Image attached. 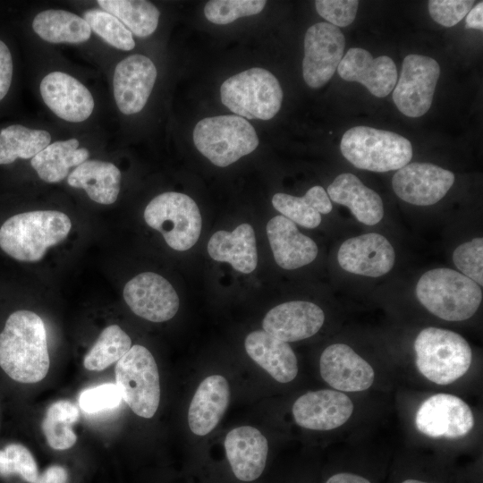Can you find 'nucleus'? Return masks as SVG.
<instances>
[{"label":"nucleus","mask_w":483,"mask_h":483,"mask_svg":"<svg viewBox=\"0 0 483 483\" xmlns=\"http://www.w3.org/2000/svg\"><path fill=\"white\" fill-rule=\"evenodd\" d=\"M50 366L47 338L42 318L21 309L10 314L0 333V367L13 380L34 384Z\"/></svg>","instance_id":"nucleus-1"},{"label":"nucleus","mask_w":483,"mask_h":483,"mask_svg":"<svg viewBox=\"0 0 483 483\" xmlns=\"http://www.w3.org/2000/svg\"><path fill=\"white\" fill-rule=\"evenodd\" d=\"M72 223L56 210H37L13 215L0 227V248L11 258L23 262L40 260L48 248L64 241Z\"/></svg>","instance_id":"nucleus-2"},{"label":"nucleus","mask_w":483,"mask_h":483,"mask_svg":"<svg viewBox=\"0 0 483 483\" xmlns=\"http://www.w3.org/2000/svg\"><path fill=\"white\" fill-rule=\"evenodd\" d=\"M415 292L430 313L447 321L470 318L482 301L481 287L450 268H435L424 273L417 283Z\"/></svg>","instance_id":"nucleus-3"},{"label":"nucleus","mask_w":483,"mask_h":483,"mask_svg":"<svg viewBox=\"0 0 483 483\" xmlns=\"http://www.w3.org/2000/svg\"><path fill=\"white\" fill-rule=\"evenodd\" d=\"M340 148L355 167L377 173L399 170L409 164L413 154L408 139L369 126H355L346 131Z\"/></svg>","instance_id":"nucleus-4"},{"label":"nucleus","mask_w":483,"mask_h":483,"mask_svg":"<svg viewBox=\"0 0 483 483\" xmlns=\"http://www.w3.org/2000/svg\"><path fill=\"white\" fill-rule=\"evenodd\" d=\"M416 366L429 381L448 385L461 377L471 364L472 353L467 341L451 330L427 327L414 341Z\"/></svg>","instance_id":"nucleus-5"},{"label":"nucleus","mask_w":483,"mask_h":483,"mask_svg":"<svg viewBox=\"0 0 483 483\" xmlns=\"http://www.w3.org/2000/svg\"><path fill=\"white\" fill-rule=\"evenodd\" d=\"M197 149L216 166L225 167L254 151L258 138L243 117L231 114L207 117L193 130Z\"/></svg>","instance_id":"nucleus-6"},{"label":"nucleus","mask_w":483,"mask_h":483,"mask_svg":"<svg viewBox=\"0 0 483 483\" xmlns=\"http://www.w3.org/2000/svg\"><path fill=\"white\" fill-rule=\"evenodd\" d=\"M222 103L233 113L249 119L269 120L280 110L283 90L278 80L263 68H250L223 82Z\"/></svg>","instance_id":"nucleus-7"},{"label":"nucleus","mask_w":483,"mask_h":483,"mask_svg":"<svg viewBox=\"0 0 483 483\" xmlns=\"http://www.w3.org/2000/svg\"><path fill=\"white\" fill-rule=\"evenodd\" d=\"M114 370L122 399L138 416L152 418L159 406L160 382L151 352L135 344L116 362Z\"/></svg>","instance_id":"nucleus-8"},{"label":"nucleus","mask_w":483,"mask_h":483,"mask_svg":"<svg viewBox=\"0 0 483 483\" xmlns=\"http://www.w3.org/2000/svg\"><path fill=\"white\" fill-rule=\"evenodd\" d=\"M148 226L160 232L167 245L184 251L195 245L202 219L196 202L188 195L167 191L155 197L144 210Z\"/></svg>","instance_id":"nucleus-9"},{"label":"nucleus","mask_w":483,"mask_h":483,"mask_svg":"<svg viewBox=\"0 0 483 483\" xmlns=\"http://www.w3.org/2000/svg\"><path fill=\"white\" fill-rule=\"evenodd\" d=\"M439 75L435 59L417 54L405 56L393 92L398 110L411 118L425 114L431 106Z\"/></svg>","instance_id":"nucleus-10"},{"label":"nucleus","mask_w":483,"mask_h":483,"mask_svg":"<svg viewBox=\"0 0 483 483\" xmlns=\"http://www.w3.org/2000/svg\"><path fill=\"white\" fill-rule=\"evenodd\" d=\"M345 38L328 22L310 26L304 38L303 79L313 89L325 85L335 72L343 56Z\"/></svg>","instance_id":"nucleus-11"},{"label":"nucleus","mask_w":483,"mask_h":483,"mask_svg":"<svg viewBox=\"0 0 483 483\" xmlns=\"http://www.w3.org/2000/svg\"><path fill=\"white\" fill-rule=\"evenodd\" d=\"M419 432L432 438L465 436L474 426L473 413L458 396L436 394L425 400L415 416Z\"/></svg>","instance_id":"nucleus-12"},{"label":"nucleus","mask_w":483,"mask_h":483,"mask_svg":"<svg viewBox=\"0 0 483 483\" xmlns=\"http://www.w3.org/2000/svg\"><path fill=\"white\" fill-rule=\"evenodd\" d=\"M123 299L134 314L151 322L167 321L179 309V297L173 285L153 272L139 274L127 282Z\"/></svg>","instance_id":"nucleus-13"},{"label":"nucleus","mask_w":483,"mask_h":483,"mask_svg":"<svg viewBox=\"0 0 483 483\" xmlns=\"http://www.w3.org/2000/svg\"><path fill=\"white\" fill-rule=\"evenodd\" d=\"M454 182V174L431 163L414 162L397 170L392 178L394 193L403 201L429 206L442 199Z\"/></svg>","instance_id":"nucleus-14"},{"label":"nucleus","mask_w":483,"mask_h":483,"mask_svg":"<svg viewBox=\"0 0 483 483\" xmlns=\"http://www.w3.org/2000/svg\"><path fill=\"white\" fill-rule=\"evenodd\" d=\"M394 247L383 235L369 233L344 241L339 248L340 267L352 274L378 277L394 265Z\"/></svg>","instance_id":"nucleus-15"},{"label":"nucleus","mask_w":483,"mask_h":483,"mask_svg":"<svg viewBox=\"0 0 483 483\" xmlns=\"http://www.w3.org/2000/svg\"><path fill=\"white\" fill-rule=\"evenodd\" d=\"M157 68L143 55H131L117 64L113 79L114 97L124 114L139 113L145 106L157 79Z\"/></svg>","instance_id":"nucleus-16"},{"label":"nucleus","mask_w":483,"mask_h":483,"mask_svg":"<svg viewBox=\"0 0 483 483\" xmlns=\"http://www.w3.org/2000/svg\"><path fill=\"white\" fill-rule=\"evenodd\" d=\"M353 411L345 394L330 389L308 392L292 405L295 422L308 429L331 430L344 424Z\"/></svg>","instance_id":"nucleus-17"},{"label":"nucleus","mask_w":483,"mask_h":483,"mask_svg":"<svg viewBox=\"0 0 483 483\" xmlns=\"http://www.w3.org/2000/svg\"><path fill=\"white\" fill-rule=\"evenodd\" d=\"M319 367L322 378L340 392L364 391L374 381L372 367L344 343L326 347L320 356Z\"/></svg>","instance_id":"nucleus-18"},{"label":"nucleus","mask_w":483,"mask_h":483,"mask_svg":"<svg viewBox=\"0 0 483 483\" xmlns=\"http://www.w3.org/2000/svg\"><path fill=\"white\" fill-rule=\"evenodd\" d=\"M39 90L48 108L67 122H83L94 109V99L89 90L67 73H48L41 80Z\"/></svg>","instance_id":"nucleus-19"},{"label":"nucleus","mask_w":483,"mask_h":483,"mask_svg":"<svg viewBox=\"0 0 483 483\" xmlns=\"http://www.w3.org/2000/svg\"><path fill=\"white\" fill-rule=\"evenodd\" d=\"M336 70L342 79L361 83L377 97L389 95L397 82V69L392 58L387 55L374 58L360 47L350 48Z\"/></svg>","instance_id":"nucleus-20"},{"label":"nucleus","mask_w":483,"mask_h":483,"mask_svg":"<svg viewBox=\"0 0 483 483\" xmlns=\"http://www.w3.org/2000/svg\"><path fill=\"white\" fill-rule=\"evenodd\" d=\"M325 320L317 304L292 301L271 309L262 321L263 330L284 342H296L314 335Z\"/></svg>","instance_id":"nucleus-21"},{"label":"nucleus","mask_w":483,"mask_h":483,"mask_svg":"<svg viewBox=\"0 0 483 483\" xmlns=\"http://www.w3.org/2000/svg\"><path fill=\"white\" fill-rule=\"evenodd\" d=\"M225 449L231 469L239 480L253 481L262 474L268 443L256 428L242 426L232 429L225 436Z\"/></svg>","instance_id":"nucleus-22"},{"label":"nucleus","mask_w":483,"mask_h":483,"mask_svg":"<svg viewBox=\"0 0 483 483\" xmlns=\"http://www.w3.org/2000/svg\"><path fill=\"white\" fill-rule=\"evenodd\" d=\"M267 234L276 264L287 270L311 263L318 255L316 242L301 233L284 216H275L267 225Z\"/></svg>","instance_id":"nucleus-23"},{"label":"nucleus","mask_w":483,"mask_h":483,"mask_svg":"<svg viewBox=\"0 0 483 483\" xmlns=\"http://www.w3.org/2000/svg\"><path fill=\"white\" fill-rule=\"evenodd\" d=\"M229 385L220 375L204 378L189 407L188 423L197 436H206L218 424L229 403Z\"/></svg>","instance_id":"nucleus-24"},{"label":"nucleus","mask_w":483,"mask_h":483,"mask_svg":"<svg viewBox=\"0 0 483 483\" xmlns=\"http://www.w3.org/2000/svg\"><path fill=\"white\" fill-rule=\"evenodd\" d=\"M244 346L248 355L275 380L288 383L297 376V358L288 343L256 330L246 336Z\"/></svg>","instance_id":"nucleus-25"},{"label":"nucleus","mask_w":483,"mask_h":483,"mask_svg":"<svg viewBox=\"0 0 483 483\" xmlns=\"http://www.w3.org/2000/svg\"><path fill=\"white\" fill-rule=\"evenodd\" d=\"M326 192L332 201L347 207L355 218L364 225H377L384 216L380 196L352 174L344 173L336 176Z\"/></svg>","instance_id":"nucleus-26"},{"label":"nucleus","mask_w":483,"mask_h":483,"mask_svg":"<svg viewBox=\"0 0 483 483\" xmlns=\"http://www.w3.org/2000/svg\"><path fill=\"white\" fill-rule=\"evenodd\" d=\"M208 252L214 260L227 262L238 272L251 273L258 264L253 227L242 224L233 232H216L208 241Z\"/></svg>","instance_id":"nucleus-27"},{"label":"nucleus","mask_w":483,"mask_h":483,"mask_svg":"<svg viewBox=\"0 0 483 483\" xmlns=\"http://www.w3.org/2000/svg\"><path fill=\"white\" fill-rule=\"evenodd\" d=\"M121 172L114 164L100 160H87L68 176L67 182L73 188L83 189L93 201L109 205L120 191Z\"/></svg>","instance_id":"nucleus-28"},{"label":"nucleus","mask_w":483,"mask_h":483,"mask_svg":"<svg viewBox=\"0 0 483 483\" xmlns=\"http://www.w3.org/2000/svg\"><path fill=\"white\" fill-rule=\"evenodd\" d=\"M89 156V150L79 148L76 139H70L49 144L31 158L30 165L41 180L53 183L63 181L71 167L87 161Z\"/></svg>","instance_id":"nucleus-29"},{"label":"nucleus","mask_w":483,"mask_h":483,"mask_svg":"<svg viewBox=\"0 0 483 483\" xmlns=\"http://www.w3.org/2000/svg\"><path fill=\"white\" fill-rule=\"evenodd\" d=\"M272 205L282 216L306 228L318 226L321 214H328L333 208L326 191L319 185L311 187L303 197L275 193Z\"/></svg>","instance_id":"nucleus-30"},{"label":"nucleus","mask_w":483,"mask_h":483,"mask_svg":"<svg viewBox=\"0 0 483 483\" xmlns=\"http://www.w3.org/2000/svg\"><path fill=\"white\" fill-rule=\"evenodd\" d=\"M34 31L50 43L78 44L89 39L91 30L79 15L64 10H46L38 13L33 21Z\"/></svg>","instance_id":"nucleus-31"},{"label":"nucleus","mask_w":483,"mask_h":483,"mask_svg":"<svg viewBox=\"0 0 483 483\" xmlns=\"http://www.w3.org/2000/svg\"><path fill=\"white\" fill-rule=\"evenodd\" d=\"M98 5L115 16L131 32L139 38L150 36L157 28L160 13L145 0H97Z\"/></svg>","instance_id":"nucleus-32"},{"label":"nucleus","mask_w":483,"mask_h":483,"mask_svg":"<svg viewBox=\"0 0 483 483\" xmlns=\"http://www.w3.org/2000/svg\"><path fill=\"white\" fill-rule=\"evenodd\" d=\"M50 141L51 135L47 131L10 125L0 131V165L12 164L18 158H32Z\"/></svg>","instance_id":"nucleus-33"},{"label":"nucleus","mask_w":483,"mask_h":483,"mask_svg":"<svg viewBox=\"0 0 483 483\" xmlns=\"http://www.w3.org/2000/svg\"><path fill=\"white\" fill-rule=\"evenodd\" d=\"M79 416L78 408L68 400L56 401L47 408L41 428L51 448L67 450L74 445L77 436L72 425Z\"/></svg>","instance_id":"nucleus-34"},{"label":"nucleus","mask_w":483,"mask_h":483,"mask_svg":"<svg viewBox=\"0 0 483 483\" xmlns=\"http://www.w3.org/2000/svg\"><path fill=\"white\" fill-rule=\"evenodd\" d=\"M131 347L130 336L118 326H106L85 355L84 368L101 371L117 362Z\"/></svg>","instance_id":"nucleus-35"},{"label":"nucleus","mask_w":483,"mask_h":483,"mask_svg":"<svg viewBox=\"0 0 483 483\" xmlns=\"http://www.w3.org/2000/svg\"><path fill=\"white\" fill-rule=\"evenodd\" d=\"M83 19L90 30L110 46L123 51L134 48L131 32L111 13L102 9H89L83 13Z\"/></svg>","instance_id":"nucleus-36"},{"label":"nucleus","mask_w":483,"mask_h":483,"mask_svg":"<svg viewBox=\"0 0 483 483\" xmlns=\"http://www.w3.org/2000/svg\"><path fill=\"white\" fill-rule=\"evenodd\" d=\"M19 475L28 483H35L39 472L30 451L21 444H9L0 450V476Z\"/></svg>","instance_id":"nucleus-37"},{"label":"nucleus","mask_w":483,"mask_h":483,"mask_svg":"<svg viewBox=\"0 0 483 483\" xmlns=\"http://www.w3.org/2000/svg\"><path fill=\"white\" fill-rule=\"evenodd\" d=\"M266 4L264 0H212L206 4L204 14L210 22L225 25L238 18L259 13Z\"/></svg>","instance_id":"nucleus-38"},{"label":"nucleus","mask_w":483,"mask_h":483,"mask_svg":"<svg viewBox=\"0 0 483 483\" xmlns=\"http://www.w3.org/2000/svg\"><path fill=\"white\" fill-rule=\"evenodd\" d=\"M483 239L474 238L459 245L453 253V261L462 275L480 287L483 285Z\"/></svg>","instance_id":"nucleus-39"},{"label":"nucleus","mask_w":483,"mask_h":483,"mask_svg":"<svg viewBox=\"0 0 483 483\" xmlns=\"http://www.w3.org/2000/svg\"><path fill=\"white\" fill-rule=\"evenodd\" d=\"M122 400L117 386L107 383L82 391L79 405L86 413H97L116 408Z\"/></svg>","instance_id":"nucleus-40"},{"label":"nucleus","mask_w":483,"mask_h":483,"mask_svg":"<svg viewBox=\"0 0 483 483\" xmlns=\"http://www.w3.org/2000/svg\"><path fill=\"white\" fill-rule=\"evenodd\" d=\"M318 13L335 27H346L354 21L359 1L356 0H317Z\"/></svg>","instance_id":"nucleus-41"},{"label":"nucleus","mask_w":483,"mask_h":483,"mask_svg":"<svg viewBox=\"0 0 483 483\" xmlns=\"http://www.w3.org/2000/svg\"><path fill=\"white\" fill-rule=\"evenodd\" d=\"M471 0H430L428 12L431 18L444 27H453L472 8Z\"/></svg>","instance_id":"nucleus-42"},{"label":"nucleus","mask_w":483,"mask_h":483,"mask_svg":"<svg viewBox=\"0 0 483 483\" xmlns=\"http://www.w3.org/2000/svg\"><path fill=\"white\" fill-rule=\"evenodd\" d=\"M13 77V60L8 47L0 40V101L7 94Z\"/></svg>","instance_id":"nucleus-43"},{"label":"nucleus","mask_w":483,"mask_h":483,"mask_svg":"<svg viewBox=\"0 0 483 483\" xmlns=\"http://www.w3.org/2000/svg\"><path fill=\"white\" fill-rule=\"evenodd\" d=\"M68 472L61 465H51L38 475L35 483H67Z\"/></svg>","instance_id":"nucleus-44"},{"label":"nucleus","mask_w":483,"mask_h":483,"mask_svg":"<svg viewBox=\"0 0 483 483\" xmlns=\"http://www.w3.org/2000/svg\"><path fill=\"white\" fill-rule=\"evenodd\" d=\"M466 29H483V2L472 7L466 15Z\"/></svg>","instance_id":"nucleus-45"},{"label":"nucleus","mask_w":483,"mask_h":483,"mask_svg":"<svg viewBox=\"0 0 483 483\" xmlns=\"http://www.w3.org/2000/svg\"><path fill=\"white\" fill-rule=\"evenodd\" d=\"M326 483H370L367 479L347 472H341L330 477Z\"/></svg>","instance_id":"nucleus-46"},{"label":"nucleus","mask_w":483,"mask_h":483,"mask_svg":"<svg viewBox=\"0 0 483 483\" xmlns=\"http://www.w3.org/2000/svg\"><path fill=\"white\" fill-rule=\"evenodd\" d=\"M402 483H428L418 479H406Z\"/></svg>","instance_id":"nucleus-47"}]
</instances>
